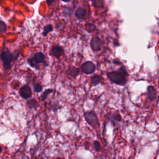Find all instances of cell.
Instances as JSON below:
<instances>
[{
  "instance_id": "obj_1",
  "label": "cell",
  "mask_w": 159,
  "mask_h": 159,
  "mask_svg": "<svg viewBox=\"0 0 159 159\" xmlns=\"http://www.w3.org/2000/svg\"><path fill=\"white\" fill-rule=\"evenodd\" d=\"M19 51L15 50L13 54H11L8 50L1 53V59L3 63V67L4 70H9L11 68V62L17 59L19 56Z\"/></svg>"
},
{
  "instance_id": "obj_2",
  "label": "cell",
  "mask_w": 159,
  "mask_h": 159,
  "mask_svg": "<svg viewBox=\"0 0 159 159\" xmlns=\"http://www.w3.org/2000/svg\"><path fill=\"white\" fill-rule=\"evenodd\" d=\"M127 77L126 75L119 70L111 71L107 74V77L110 81L118 85H124L127 83Z\"/></svg>"
},
{
  "instance_id": "obj_3",
  "label": "cell",
  "mask_w": 159,
  "mask_h": 159,
  "mask_svg": "<svg viewBox=\"0 0 159 159\" xmlns=\"http://www.w3.org/2000/svg\"><path fill=\"white\" fill-rule=\"evenodd\" d=\"M44 59H45V56L44 54L42 52H38L34 55V56L32 58L29 59L27 62L29 64V66H31V67L38 68V67H37V65L40 63H44Z\"/></svg>"
},
{
  "instance_id": "obj_4",
  "label": "cell",
  "mask_w": 159,
  "mask_h": 159,
  "mask_svg": "<svg viewBox=\"0 0 159 159\" xmlns=\"http://www.w3.org/2000/svg\"><path fill=\"white\" fill-rule=\"evenodd\" d=\"M85 118L88 123L93 127H96L99 125L98 119L96 113L93 111H89L85 113Z\"/></svg>"
},
{
  "instance_id": "obj_5",
  "label": "cell",
  "mask_w": 159,
  "mask_h": 159,
  "mask_svg": "<svg viewBox=\"0 0 159 159\" xmlns=\"http://www.w3.org/2000/svg\"><path fill=\"white\" fill-rule=\"evenodd\" d=\"M96 70V67L93 62L90 61L86 62L82 66V71L86 74H91Z\"/></svg>"
},
{
  "instance_id": "obj_6",
  "label": "cell",
  "mask_w": 159,
  "mask_h": 159,
  "mask_svg": "<svg viewBox=\"0 0 159 159\" xmlns=\"http://www.w3.org/2000/svg\"><path fill=\"white\" fill-rule=\"evenodd\" d=\"M20 96L24 99H28L32 96V90L27 85L23 86L19 91Z\"/></svg>"
},
{
  "instance_id": "obj_7",
  "label": "cell",
  "mask_w": 159,
  "mask_h": 159,
  "mask_svg": "<svg viewBox=\"0 0 159 159\" xmlns=\"http://www.w3.org/2000/svg\"><path fill=\"white\" fill-rule=\"evenodd\" d=\"M102 42L98 37H94L91 40V47L93 51H99L101 50Z\"/></svg>"
},
{
  "instance_id": "obj_8",
  "label": "cell",
  "mask_w": 159,
  "mask_h": 159,
  "mask_svg": "<svg viewBox=\"0 0 159 159\" xmlns=\"http://www.w3.org/2000/svg\"><path fill=\"white\" fill-rule=\"evenodd\" d=\"M157 91L153 86H149L147 88V96L150 100H154L156 98Z\"/></svg>"
},
{
  "instance_id": "obj_9",
  "label": "cell",
  "mask_w": 159,
  "mask_h": 159,
  "mask_svg": "<svg viewBox=\"0 0 159 159\" xmlns=\"http://www.w3.org/2000/svg\"><path fill=\"white\" fill-rule=\"evenodd\" d=\"M52 52L54 56L57 58H59L63 54V49L59 46H54L52 49Z\"/></svg>"
},
{
  "instance_id": "obj_10",
  "label": "cell",
  "mask_w": 159,
  "mask_h": 159,
  "mask_svg": "<svg viewBox=\"0 0 159 159\" xmlns=\"http://www.w3.org/2000/svg\"><path fill=\"white\" fill-rule=\"evenodd\" d=\"M86 15V11L82 8H78L75 13V16L78 19H83Z\"/></svg>"
},
{
  "instance_id": "obj_11",
  "label": "cell",
  "mask_w": 159,
  "mask_h": 159,
  "mask_svg": "<svg viewBox=\"0 0 159 159\" xmlns=\"http://www.w3.org/2000/svg\"><path fill=\"white\" fill-rule=\"evenodd\" d=\"M101 80H102V77H101L100 76L94 75L93 77H92L91 80V85L93 86H96L101 82Z\"/></svg>"
},
{
  "instance_id": "obj_12",
  "label": "cell",
  "mask_w": 159,
  "mask_h": 159,
  "mask_svg": "<svg viewBox=\"0 0 159 159\" xmlns=\"http://www.w3.org/2000/svg\"><path fill=\"white\" fill-rule=\"evenodd\" d=\"M68 71L70 74L74 77H77L79 73H80V71L78 68H75V67H71L68 68Z\"/></svg>"
},
{
  "instance_id": "obj_13",
  "label": "cell",
  "mask_w": 159,
  "mask_h": 159,
  "mask_svg": "<svg viewBox=\"0 0 159 159\" xmlns=\"http://www.w3.org/2000/svg\"><path fill=\"white\" fill-rule=\"evenodd\" d=\"M52 30H53V26L51 24H48L47 26L44 27V31H43L42 34L46 36L47 35L48 33L52 31Z\"/></svg>"
},
{
  "instance_id": "obj_14",
  "label": "cell",
  "mask_w": 159,
  "mask_h": 159,
  "mask_svg": "<svg viewBox=\"0 0 159 159\" xmlns=\"http://www.w3.org/2000/svg\"><path fill=\"white\" fill-rule=\"evenodd\" d=\"M96 30V27L92 24H87L86 25V31L91 33Z\"/></svg>"
},
{
  "instance_id": "obj_15",
  "label": "cell",
  "mask_w": 159,
  "mask_h": 159,
  "mask_svg": "<svg viewBox=\"0 0 159 159\" xmlns=\"http://www.w3.org/2000/svg\"><path fill=\"white\" fill-rule=\"evenodd\" d=\"M6 31V25L2 21H0V32L4 33Z\"/></svg>"
},
{
  "instance_id": "obj_16",
  "label": "cell",
  "mask_w": 159,
  "mask_h": 159,
  "mask_svg": "<svg viewBox=\"0 0 159 159\" xmlns=\"http://www.w3.org/2000/svg\"><path fill=\"white\" fill-rule=\"evenodd\" d=\"M93 4L96 7H102L103 5V0H93Z\"/></svg>"
},
{
  "instance_id": "obj_17",
  "label": "cell",
  "mask_w": 159,
  "mask_h": 159,
  "mask_svg": "<svg viewBox=\"0 0 159 159\" xmlns=\"http://www.w3.org/2000/svg\"><path fill=\"white\" fill-rule=\"evenodd\" d=\"M34 90L37 93L40 92L42 90V86L40 84H36L34 86Z\"/></svg>"
},
{
  "instance_id": "obj_18",
  "label": "cell",
  "mask_w": 159,
  "mask_h": 159,
  "mask_svg": "<svg viewBox=\"0 0 159 159\" xmlns=\"http://www.w3.org/2000/svg\"><path fill=\"white\" fill-rule=\"evenodd\" d=\"M36 104H37V102H36V101L34 99H32L30 101H29V102H27V105H28L29 106V107H31V108L34 107Z\"/></svg>"
},
{
  "instance_id": "obj_19",
  "label": "cell",
  "mask_w": 159,
  "mask_h": 159,
  "mask_svg": "<svg viewBox=\"0 0 159 159\" xmlns=\"http://www.w3.org/2000/svg\"><path fill=\"white\" fill-rule=\"evenodd\" d=\"M93 146H94V147H95L96 151H99L101 150V149H102V147H101L100 144L98 141L94 142Z\"/></svg>"
},
{
  "instance_id": "obj_20",
  "label": "cell",
  "mask_w": 159,
  "mask_h": 159,
  "mask_svg": "<svg viewBox=\"0 0 159 159\" xmlns=\"http://www.w3.org/2000/svg\"><path fill=\"white\" fill-rule=\"evenodd\" d=\"M52 90H51V89H47L46 91H45V92L44 93V94H43V95L42 96V100L46 99L47 96L49 95L50 93H52Z\"/></svg>"
},
{
  "instance_id": "obj_21",
  "label": "cell",
  "mask_w": 159,
  "mask_h": 159,
  "mask_svg": "<svg viewBox=\"0 0 159 159\" xmlns=\"http://www.w3.org/2000/svg\"><path fill=\"white\" fill-rule=\"evenodd\" d=\"M112 118L114 120L116 121H121V116L119 114H115L112 116Z\"/></svg>"
},
{
  "instance_id": "obj_22",
  "label": "cell",
  "mask_w": 159,
  "mask_h": 159,
  "mask_svg": "<svg viewBox=\"0 0 159 159\" xmlns=\"http://www.w3.org/2000/svg\"><path fill=\"white\" fill-rule=\"evenodd\" d=\"M119 71H122V73H124V74L125 75H126L127 76H128V73H127V70H126V67H124V66H122L121 67H120V68H119Z\"/></svg>"
},
{
  "instance_id": "obj_23",
  "label": "cell",
  "mask_w": 159,
  "mask_h": 159,
  "mask_svg": "<svg viewBox=\"0 0 159 159\" xmlns=\"http://www.w3.org/2000/svg\"><path fill=\"white\" fill-rule=\"evenodd\" d=\"M113 62H114L115 64H117V65H120V64L122 63L118 59H114V61H113Z\"/></svg>"
},
{
  "instance_id": "obj_24",
  "label": "cell",
  "mask_w": 159,
  "mask_h": 159,
  "mask_svg": "<svg viewBox=\"0 0 159 159\" xmlns=\"http://www.w3.org/2000/svg\"><path fill=\"white\" fill-rule=\"evenodd\" d=\"M55 0H47V3H48L49 5L50 4H51L52 3H53L54 2Z\"/></svg>"
},
{
  "instance_id": "obj_25",
  "label": "cell",
  "mask_w": 159,
  "mask_h": 159,
  "mask_svg": "<svg viewBox=\"0 0 159 159\" xmlns=\"http://www.w3.org/2000/svg\"><path fill=\"white\" fill-rule=\"evenodd\" d=\"M62 1L64 2H68L70 1V0H62Z\"/></svg>"
},
{
  "instance_id": "obj_26",
  "label": "cell",
  "mask_w": 159,
  "mask_h": 159,
  "mask_svg": "<svg viewBox=\"0 0 159 159\" xmlns=\"http://www.w3.org/2000/svg\"><path fill=\"white\" fill-rule=\"evenodd\" d=\"M1 152H2V149L1 147H0V154H1Z\"/></svg>"
}]
</instances>
